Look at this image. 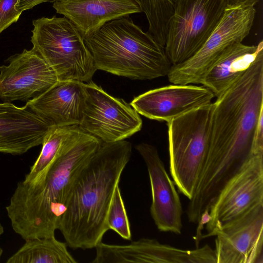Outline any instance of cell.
<instances>
[{"label": "cell", "instance_id": "obj_22", "mask_svg": "<svg viewBox=\"0 0 263 263\" xmlns=\"http://www.w3.org/2000/svg\"><path fill=\"white\" fill-rule=\"evenodd\" d=\"M106 224L108 230L114 231L124 239L131 240L130 223L119 185L115 190L109 206Z\"/></svg>", "mask_w": 263, "mask_h": 263}, {"label": "cell", "instance_id": "obj_28", "mask_svg": "<svg viewBox=\"0 0 263 263\" xmlns=\"http://www.w3.org/2000/svg\"><path fill=\"white\" fill-rule=\"evenodd\" d=\"M2 253H3V250L1 248V247H0V258H1V256L2 255Z\"/></svg>", "mask_w": 263, "mask_h": 263}, {"label": "cell", "instance_id": "obj_14", "mask_svg": "<svg viewBox=\"0 0 263 263\" xmlns=\"http://www.w3.org/2000/svg\"><path fill=\"white\" fill-rule=\"evenodd\" d=\"M214 97L203 85L173 84L148 90L134 98L130 105L148 119L168 122L212 103Z\"/></svg>", "mask_w": 263, "mask_h": 263}, {"label": "cell", "instance_id": "obj_27", "mask_svg": "<svg viewBox=\"0 0 263 263\" xmlns=\"http://www.w3.org/2000/svg\"><path fill=\"white\" fill-rule=\"evenodd\" d=\"M4 231L3 227L0 224V235L4 233Z\"/></svg>", "mask_w": 263, "mask_h": 263}, {"label": "cell", "instance_id": "obj_8", "mask_svg": "<svg viewBox=\"0 0 263 263\" xmlns=\"http://www.w3.org/2000/svg\"><path fill=\"white\" fill-rule=\"evenodd\" d=\"M228 0H177L164 46L172 65L192 57L212 33Z\"/></svg>", "mask_w": 263, "mask_h": 263}, {"label": "cell", "instance_id": "obj_20", "mask_svg": "<svg viewBox=\"0 0 263 263\" xmlns=\"http://www.w3.org/2000/svg\"><path fill=\"white\" fill-rule=\"evenodd\" d=\"M80 129L78 125H54L45 137L41 153L23 180L30 182L36 179L51 162L63 146Z\"/></svg>", "mask_w": 263, "mask_h": 263}, {"label": "cell", "instance_id": "obj_10", "mask_svg": "<svg viewBox=\"0 0 263 263\" xmlns=\"http://www.w3.org/2000/svg\"><path fill=\"white\" fill-rule=\"evenodd\" d=\"M263 204V154L252 156L224 185L209 209L211 220L202 239L222 225Z\"/></svg>", "mask_w": 263, "mask_h": 263}, {"label": "cell", "instance_id": "obj_16", "mask_svg": "<svg viewBox=\"0 0 263 263\" xmlns=\"http://www.w3.org/2000/svg\"><path fill=\"white\" fill-rule=\"evenodd\" d=\"M52 7L74 25L84 39L111 21L141 12L134 0H56Z\"/></svg>", "mask_w": 263, "mask_h": 263}, {"label": "cell", "instance_id": "obj_23", "mask_svg": "<svg viewBox=\"0 0 263 263\" xmlns=\"http://www.w3.org/2000/svg\"><path fill=\"white\" fill-rule=\"evenodd\" d=\"M18 0H0V33L16 22L22 12L16 8Z\"/></svg>", "mask_w": 263, "mask_h": 263}, {"label": "cell", "instance_id": "obj_15", "mask_svg": "<svg viewBox=\"0 0 263 263\" xmlns=\"http://www.w3.org/2000/svg\"><path fill=\"white\" fill-rule=\"evenodd\" d=\"M53 126L26 105L0 103V153L23 154L42 144Z\"/></svg>", "mask_w": 263, "mask_h": 263}, {"label": "cell", "instance_id": "obj_12", "mask_svg": "<svg viewBox=\"0 0 263 263\" xmlns=\"http://www.w3.org/2000/svg\"><path fill=\"white\" fill-rule=\"evenodd\" d=\"M217 263H263V204L218 229Z\"/></svg>", "mask_w": 263, "mask_h": 263}, {"label": "cell", "instance_id": "obj_2", "mask_svg": "<svg viewBox=\"0 0 263 263\" xmlns=\"http://www.w3.org/2000/svg\"><path fill=\"white\" fill-rule=\"evenodd\" d=\"M102 142L80 128L36 179L18 182L6 208L16 233L25 240L54 235L77 176Z\"/></svg>", "mask_w": 263, "mask_h": 263}, {"label": "cell", "instance_id": "obj_3", "mask_svg": "<svg viewBox=\"0 0 263 263\" xmlns=\"http://www.w3.org/2000/svg\"><path fill=\"white\" fill-rule=\"evenodd\" d=\"M132 150L125 140L102 142L77 176L58 229L70 248H95L102 242L109 230V206Z\"/></svg>", "mask_w": 263, "mask_h": 263}, {"label": "cell", "instance_id": "obj_25", "mask_svg": "<svg viewBox=\"0 0 263 263\" xmlns=\"http://www.w3.org/2000/svg\"><path fill=\"white\" fill-rule=\"evenodd\" d=\"M211 217L209 213V210H205L201 214L200 219L197 222V228L196 235L194 237L196 248H198L200 241L202 239L203 234L202 231L205 225L211 221Z\"/></svg>", "mask_w": 263, "mask_h": 263}, {"label": "cell", "instance_id": "obj_7", "mask_svg": "<svg viewBox=\"0 0 263 263\" xmlns=\"http://www.w3.org/2000/svg\"><path fill=\"white\" fill-rule=\"evenodd\" d=\"M256 9L251 5L228 4L219 23L200 49L190 59L172 65L167 74L174 84H201L208 73L232 45L242 43L253 26Z\"/></svg>", "mask_w": 263, "mask_h": 263}, {"label": "cell", "instance_id": "obj_26", "mask_svg": "<svg viewBox=\"0 0 263 263\" xmlns=\"http://www.w3.org/2000/svg\"><path fill=\"white\" fill-rule=\"evenodd\" d=\"M56 0H18L16 8L22 12L30 9L41 3L49 2H54Z\"/></svg>", "mask_w": 263, "mask_h": 263}, {"label": "cell", "instance_id": "obj_1", "mask_svg": "<svg viewBox=\"0 0 263 263\" xmlns=\"http://www.w3.org/2000/svg\"><path fill=\"white\" fill-rule=\"evenodd\" d=\"M263 111V54L214 102L209 145L191 205L209 209L227 182L253 155Z\"/></svg>", "mask_w": 263, "mask_h": 263}, {"label": "cell", "instance_id": "obj_19", "mask_svg": "<svg viewBox=\"0 0 263 263\" xmlns=\"http://www.w3.org/2000/svg\"><path fill=\"white\" fill-rule=\"evenodd\" d=\"M7 263H77L67 243L54 235L29 239L6 261Z\"/></svg>", "mask_w": 263, "mask_h": 263}, {"label": "cell", "instance_id": "obj_18", "mask_svg": "<svg viewBox=\"0 0 263 263\" xmlns=\"http://www.w3.org/2000/svg\"><path fill=\"white\" fill-rule=\"evenodd\" d=\"M262 54V41L257 45H246L242 43L234 44L208 72L201 84L218 98Z\"/></svg>", "mask_w": 263, "mask_h": 263}, {"label": "cell", "instance_id": "obj_6", "mask_svg": "<svg viewBox=\"0 0 263 263\" xmlns=\"http://www.w3.org/2000/svg\"><path fill=\"white\" fill-rule=\"evenodd\" d=\"M31 42L60 81H92L97 70L84 39L66 17H43L32 22Z\"/></svg>", "mask_w": 263, "mask_h": 263}, {"label": "cell", "instance_id": "obj_24", "mask_svg": "<svg viewBox=\"0 0 263 263\" xmlns=\"http://www.w3.org/2000/svg\"><path fill=\"white\" fill-rule=\"evenodd\" d=\"M253 148L255 154H263V111L261 112L254 133Z\"/></svg>", "mask_w": 263, "mask_h": 263}, {"label": "cell", "instance_id": "obj_5", "mask_svg": "<svg viewBox=\"0 0 263 263\" xmlns=\"http://www.w3.org/2000/svg\"><path fill=\"white\" fill-rule=\"evenodd\" d=\"M213 109L212 102L167 122L171 174L189 200L207 155Z\"/></svg>", "mask_w": 263, "mask_h": 263}, {"label": "cell", "instance_id": "obj_21", "mask_svg": "<svg viewBox=\"0 0 263 263\" xmlns=\"http://www.w3.org/2000/svg\"><path fill=\"white\" fill-rule=\"evenodd\" d=\"M148 23L147 33L156 42L165 46L168 23L177 0H134Z\"/></svg>", "mask_w": 263, "mask_h": 263}, {"label": "cell", "instance_id": "obj_11", "mask_svg": "<svg viewBox=\"0 0 263 263\" xmlns=\"http://www.w3.org/2000/svg\"><path fill=\"white\" fill-rule=\"evenodd\" d=\"M0 66V100L26 101L44 93L59 82L53 68L34 49L10 57Z\"/></svg>", "mask_w": 263, "mask_h": 263}, {"label": "cell", "instance_id": "obj_17", "mask_svg": "<svg viewBox=\"0 0 263 263\" xmlns=\"http://www.w3.org/2000/svg\"><path fill=\"white\" fill-rule=\"evenodd\" d=\"M84 83L59 81L44 93L26 102L25 105L54 125H79L84 102Z\"/></svg>", "mask_w": 263, "mask_h": 263}, {"label": "cell", "instance_id": "obj_9", "mask_svg": "<svg viewBox=\"0 0 263 263\" xmlns=\"http://www.w3.org/2000/svg\"><path fill=\"white\" fill-rule=\"evenodd\" d=\"M79 127L102 142L125 140L140 130L142 121L129 104L108 95L92 81L84 83Z\"/></svg>", "mask_w": 263, "mask_h": 263}, {"label": "cell", "instance_id": "obj_13", "mask_svg": "<svg viewBox=\"0 0 263 263\" xmlns=\"http://www.w3.org/2000/svg\"><path fill=\"white\" fill-rule=\"evenodd\" d=\"M135 148L147 168L152 197L150 212L155 225L161 232L181 234V202L157 149L146 143L138 144Z\"/></svg>", "mask_w": 263, "mask_h": 263}, {"label": "cell", "instance_id": "obj_4", "mask_svg": "<svg viewBox=\"0 0 263 263\" xmlns=\"http://www.w3.org/2000/svg\"><path fill=\"white\" fill-rule=\"evenodd\" d=\"M97 70L132 80L167 76L172 66L165 51L129 16L114 20L84 39Z\"/></svg>", "mask_w": 263, "mask_h": 263}]
</instances>
